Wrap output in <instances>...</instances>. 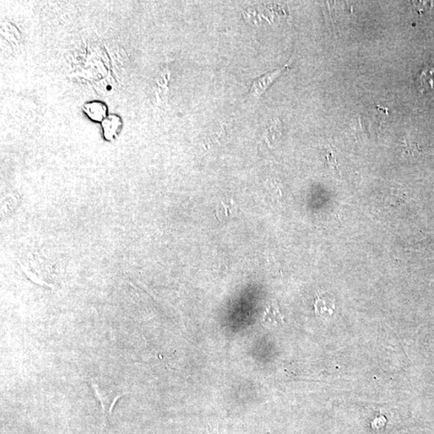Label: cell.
<instances>
[{
  "label": "cell",
  "instance_id": "obj_1",
  "mask_svg": "<svg viewBox=\"0 0 434 434\" xmlns=\"http://www.w3.org/2000/svg\"><path fill=\"white\" fill-rule=\"evenodd\" d=\"M92 387L94 389L97 398L100 401L106 423L107 419H110L113 407L122 394L120 391L111 386V384L102 382H92Z\"/></svg>",
  "mask_w": 434,
  "mask_h": 434
},
{
  "label": "cell",
  "instance_id": "obj_2",
  "mask_svg": "<svg viewBox=\"0 0 434 434\" xmlns=\"http://www.w3.org/2000/svg\"><path fill=\"white\" fill-rule=\"evenodd\" d=\"M293 59H294V56H292L288 62L284 65V66L255 78L253 80L251 90H249V100L253 102H257L263 95L265 92L268 90L269 87L274 83L275 80L278 79L280 75L290 66Z\"/></svg>",
  "mask_w": 434,
  "mask_h": 434
},
{
  "label": "cell",
  "instance_id": "obj_3",
  "mask_svg": "<svg viewBox=\"0 0 434 434\" xmlns=\"http://www.w3.org/2000/svg\"><path fill=\"white\" fill-rule=\"evenodd\" d=\"M123 127V122L121 116L117 113H112L108 115L104 120L102 122V128L103 136L106 141L113 142L120 134Z\"/></svg>",
  "mask_w": 434,
  "mask_h": 434
},
{
  "label": "cell",
  "instance_id": "obj_4",
  "mask_svg": "<svg viewBox=\"0 0 434 434\" xmlns=\"http://www.w3.org/2000/svg\"><path fill=\"white\" fill-rule=\"evenodd\" d=\"M83 110L92 121L102 122L108 116V108L104 102L99 100L85 103Z\"/></svg>",
  "mask_w": 434,
  "mask_h": 434
},
{
  "label": "cell",
  "instance_id": "obj_5",
  "mask_svg": "<svg viewBox=\"0 0 434 434\" xmlns=\"http://www.w3.org/2000/svg\"><path fill=\"white\" fill-rule=\"evenodd\" d=\"M417 88L421 93H426L434 88V66H427L421 70L417 78Z\"/></svg>",
  "mask_w": 434,
  "mask_h": 434
},
{
  "label": "cell",
  "instance_id": "obj_6",
  "mask_svg": "<svg viewBox=\"0 0 434 434\" xmlns=\"http://www.w3.org/2000/svg\"><path fill=\"white\" fill-rule=\"evenodd\" d=\"M264 321L271 324L280 323L282 321V316L279 308L274 305L270 306L265 313Z\"/></svg>",
  "mask_w": 434,
  "mask_h": 434
}]
</instances>
